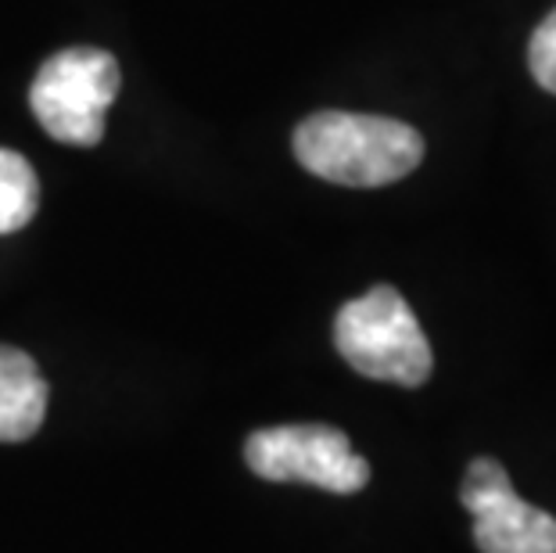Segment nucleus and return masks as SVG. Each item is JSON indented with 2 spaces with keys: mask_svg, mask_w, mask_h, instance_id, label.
Wrapping results in <instances>:
<instances>
[{
  "mask_svg": "<svg viewBox=\"0 0 556 553\" xmlns=\"http://www.w3.org/2000/svg\"><path fill=\"white\" fill-rule=\"evenodd\" d=\"M294 159L341 187H384L424 159V137L388 115L316 112L294 129Z\"/></svg>",
  "mask_w": 556,
  "mask_h": 553,
  "instance_id": "nucleus-1",
  "label": "nucleus"
},
{
  "mask_svg": "<svg viewBox=\"0 0 556 553\" xmlns=\"http://www.w3.org/2000/svg\"><path fill=\"white\" fill-rule=\"evenodd\" d=\"M334 345L341 360L363 378L417 388L431 378L434 356L409 302L395 288L377 285L345 302L334 321Z\"/></svg>",
  "mask_w": 556,
  "mask_h": 553,
  "instance_id": "nucleus-2",
  "label": "nucleus"
},
{
  "mask_svg": "<svg viewBox=\"0 0 556 553\" xmlns=\"http://www.w3.org/2000/svg\"><path fill=\"white\" fill-rule=\"evenodd\" d=\"M119 93V65L98 47H68L40 65L29 87L37 123L62 144L93 148L104 137V112Z\"/></svg>",
  "mask_w": 556,
  "mask_h": 553,
  "instance_id": "nucleus-3",
  "label": "nucleus"
},
{
  "mask_svg": "<svg viewBox=\"0 0 556 553\" xmlns=\"http://www.w3.org/2000/svg\"><path fill=\"white\" fill-rule=\"evenodd\" d=\"M244 464L266 481H305L327 492H359L370 481V464L352 450L349 435L330 425H280L252 431Z\"/></svg>",
  "mask_w": 556,
  "mask_h": 553,
  "instance_id": "nucleus-4",
  "label": "nucleus"
},
{
  "mask_svg": "<svg viewBox=\"0 0 556 553\" xmlns=\"http://www.w3.org/2000/svg\"><path fill=\"white\" fill-rule=\"evenodd\" d=\"M459 503L475 514V543L481 553H556V517L520 500L506 467L492 456L470 461Z\"/></svg>",
  "mask_w": 556,
  "mask_h": 553,
  "instance_id": "nucleus-5",
  "label": "nucleus"
},
{
  "mask_svg": "<svg viewBox=\"0 0 556 553\" xmlns=\"http://www.w3.org/2000/svg\"><path fill=\"white\" fill-rule=\"evenodd\" d=\"M47 414V381L29 352L0 345V442H26Z\"/></svg>",
  "mask_w": 556,
  "mask_h": 553,
  "instance_id": "nucleus-6",
  "label": "nucleus"
},
{
  "mask_svg": "<svg viewBox=\"0 0 556 553\" xmlns=\"http://www.w3.org/2000/svg\"><path fill=\"white\" fill-rule=\"evenodd\" d=\"M40 180L26 155L0 148V234H15L37 216Z\"/></svg>",
  "mask_w": 556,
  "mask_h": 553,
  "instance_id": "nucleus-7",
  "label": "nucleus"
},
{
  "mask_svg": "<svg viewBox=\"0 0 556 553\" xmlns=\"http://www.w3.org/2000/svg\"><path fill=\"white\" fill-rule=\"evenodd\" d=\"M528 65L531 76L542 90L556 93V11H549L542 18V26L535 29V37L528 43Z\"/></svg>",
  "mask_w": 556,
  "mask_h": 553,
  "instance_id": "nucleus-8",
  "label": "nucleus"
}]
</instances>
